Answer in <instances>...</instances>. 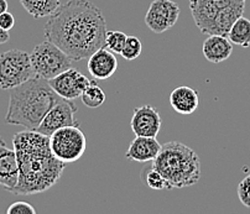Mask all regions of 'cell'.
<instances>
[{
  "label": "cell",
  "mask_w": 250,
  "mask_h": 214,
  "mask_svg": "<svg viewBox=\"0 0 250 214\" xmlns=\"http://www.w3.org/2000/svg\"><path fill=\"white\" fill-rule=\"evenodd\" d=\"M43 32L73 61H81L103 47L106 24L102 10L93 3L69 0L48 16Z\"/></svg>",
  "instance_id": "6da1fadb"
},
{
  "label": "cell",
  "mask_w": 250,
  "mask_h": 214,
  "mask_svg": "<svg viewBox=\"0 0 250 214\" xmlns=\"http://www.w3.org/2000/svg\"><path fill=\"white\" fill-rule=\"evenodd\" d=\"M13 145L19 164V182L14 194H38L59 182L67 164L52 153L50 136L26 129L14 135Z\"/></svg>",
  "instance_id": "7a4b0ae2"
},
{
  "label": "cell",
  "mask_w": 250,
  "mask_h": 214,
  "mask_svg": "<svg viewBox=\"0 0 250 214\" xmlns=\"http://www.w3.org/2000/svg\"><path fill=\"white\" fill-rule=\"evenodd\" d=\"M10 90L5 122L29 130L38 129L43 116L61 99L48 81L38 76Z\"/></svg>",
  "instance_id": "3957f363"
},
{
  "label": "cell",
  "mask_w": 250,
  "mask_h": 214,
  "mask_svg": "<svg viewBox=\"0 0 250 214\" xmlns=\"http://www.w3.org/2000/svg\"><path fill=\"white\" fill-rule=\"evenodd\" d=\"M151 167L163 174L167 190L194 186L202 174L197 152L178 141L164 144Z\"/></svg>",
  "instance_id": "277c9868"
},
{
  "label": "cell",
  "mask_w": 250,
  "mask_h": 214,
  "mask_svg": "<svg viewBox=\"0 0 250 214\" xmlns=\"http://www.w3.org/2000/svg\"><path fill=\"white\" fill-rule=\"evenodd\" d=\"M247 0H189L196 26L205 35L228 36L231 25L243 16Z\"/></svg>",
  "instance_id": "5b68a950"
},
{
  "label": "cell",
  "mask_w": 250,
  "mask_h": 214,
  "mask_svg": "<svg viewBox=\"0 0 250 214\" xmlns=\"http://www.w3.org/2000/svg\"><path fill=\"white\" fill-rule=\"evenodd\" d=\"M30 58L35 76L47 81L71 68L73 64L72 58L48 40L39 43L30 53Z\"/></svg>",
  "instance_id": "8992f818"
},
{
  "label": "cell",
  "mask_w": 250,
  "mask_h": 214,
  "mask_svg": "<svg viewBox=\"0 0 250 214\" xmlns=\"http://www.w3.org/2000/svg\"><path fill=\"white\" fill-rule=\"evenodd\" d=\"M35 77L31 58L22 50L0 53V89H13Z\"/></svg>",
  "instance_id": "52a82bcc"
},
{
  "label": "cell",
  "mask_w": 250,
  "mask_h": 214,
  "mask_svg": "<svg viewBox=\"0 0 250 214\" xmlns=\"http://www.w3.org/2000/svg\"><path fill=\"white\" fill-rule=\"evenodd\" d=\"M50 146L52 153L60 161L71 164L84 155L87 139L78 125H67L50 135Z\"/></svg>",
  "instance_id": "ba28073f"
},
{
  "label": "cell",
  "mask_w": 250,
  "mask_h": 214,
  "mask_svg": "<svg viewBox=\"0 0 250 214\" xmlns=\"http://www.w3.org/2000/svg\"><path fill=\"white\" fill-rule=\"evenodd\" d=\"M180 6L172 0H154L145 15V24L155 34H163L175 26Z\"/></svg>",
  "instance_id": "9c48e42d"
},
{
  "label": "cell",
  "mask_w": 250,
  "mask_h": 214,
  "mask_svg": "<svg viewBox=\"0 0 250 214\" xmlns=\"http://www.w3.org/2000/svg\"><path fill=\"white\" fill-rule=\"evenodd\" d=\"M76 113H77V107L73 104V102L61 98L43 116L42 122L36 130L41 134L50 136L60 128L67 125H78Z\"/></svg>",
  "instance_id": "30bf717a"
},
{
  "label": "cell",
  "mask_w": 250,
  "mask_h": 214,
  "mask_svg": "<svg viewBox=\"0 0 250 214\" xmlns=\"http://www.w3.org/2000/svg\"><path fill=\"white\" fill-rule=\"evenodd\" d=\"M91 81L87 77L80 72L78 69L71 68L66 69L64 72L60 73L55 78L48 81L51 88H52L61 98L73 101L76 98H80L83 90L87 88Z\"/></svg>",
  "instance_id": "8fae6325"
},
{
  "label": "cell",
  "mask_w": 250,
  "mask_h": 214,
  "mask_svg": "<svg viewBox=\"0 0 250 214\" xmlns=\"http://www.w3.org/2000/svg\"><path fill=\"white\" fill-rule=\"evenodd\" d=\"M161 115L159 110L150 104L134 109L130 127L135 136H152L156 138L161 129Z\"/></svg>",
  "instance_id": "7c38bea8"
},
{
  "label": "cell",
  "mask_w": 250,
  "mask_h": 214,
  "mask_svg": "<svg viewBox=\"0 0 250 214\" xmlns=\"http://www.w3.org/2000/svg\"><path fill=\"white\" fill-rule=\"evenodd\" d=\"M87 68L94 80H108L118 69V60L114 52L103 46L88 57Z\"/></svg>",
  "instance_id": "4fadbf2b"
},
{
  "label": "cell",
  "mask_w": 250,
  "mask_h": 214,
  "mask_svg": "<svg viewBox=\"0 0 250 214\" xmlns=\"http://www.w3.org/2000/svg\"><path fill=\"white\" fill-rule=\"evenodd\" d=\"M19 182V164L16 152L3 143L0 145V186L13 193Z\"/></svg>",
  "instance_id": "5bb4252c"
},
{
  "label": "cell",
  "mask_w": 250,
  "mask_h": 214,
  "mask_svg": "<svg viewBox=\"0 0 250 214\" xmlns=\"http://www.w3.org/2000/svg\"><path fill=\"white\" fill-rule=\"evenodd\" d=\"M161 144L152 136H135L125 152V159L136 162L154 161L161 150Z\"/></svg>",
  "instance_id": "9a60e30c"
},
{
  "label": "cell",
  "mask_w": 250,
  "mask_h": 214,
  "mask_svg": "<svg viewBox=\"0 0 250 214\" xmlns=\"http://www.w3.org/2000/svg\"><path fill=\"white\" fill-rule=\"evenodd\" d=\"M170 104L176 113L181 115H191L197 110L200 95L196 89L187 86L175 88L170 94Z\"/></svg>",
  "instance_id": "2e32d148"
},
{
  "label": "cell",
  "mask_w": 250,
  "mask_h": 214,
  "mask_svg": "<svg viewBox=\"0 0 250 214\" xmlns=\"http://www.w3.org/2000/svg\"><path fill=\"white\" fill-rule=\"evenodd\" d=\"M203 56L212 64H221L228 60L233 52V43L223 35H209L203 43Z\"/></svg>",
  "instance_id": "e0dca14e"
},
{
  "label": "cell",
  "mask_w": 250,
  "mask_h": 214,
  "mask_svg": "<svg viewBox=\"0 0 250 214\" xmlns=\"http://www.w3.org/2000/svg\"><path fill=\"white\" fill-rule=\"evenodd\" d=\"M20 3L35 19L51 16L61 6V0H20Z\"/></svg>",
  "instance_id": "ac0fdd59"
},
{
  "label": "cell",
  "mask_w": 250,
  "mask_h": 214,
  "mask_svg": "<svg viewBox=\"0 0 250 214\" xmlns=\"http://www.w3.org/2000/svg\"><path fill=\"white\" fill-rule=\"evenodd\" d=\"M231 43L242 46V47H249L250 46V20L249 19L240 16L234 24L231 25L230 30L227 36Z\"/></svg>",
  "instance_id": "d6986e66"
},
{
  "label": "cell",
  "mask_w": 250,
  "mask_h": 214,
  "mask_svg": "<svg viewBox=\"0 0 250 214\" xmlns=\"http://www.w3.org/2000/svg\"><path fill=\"white\" fill-rule=\"evenodd\" d=\"M83 104L88 108H99L105 102V93L96 81H91L81 95Z\"/></svg>",
  "instance_id": "ffe728a7"
},
{
  "label": "cell",
  "mask_w": 250,
  "mask_h": 214,
  "mask_svg": "<svg viewBox=\"0 0 250 214\" xmlns=\"http://www.w3.org/2000/svg\"><path fill=\"white\" fill-rule=\"evenodd\" d=\"M126 37L128 35H125L122 31H106L104 46L112 52L120 55L125 45V41H126Z\"/></svg>",
  "instance_id": "44dd1931"
},
{
  "label": "cell",
  "mask_w": 250,
  "mask_h": 214,
  "mask_svg": "<svg viewBox=\"0 0 250 214\" xmlns=\"http://www.w3.org/2000/svg\"><path fill=\"white\" fill-rule=\"evenodd\" d=\"M141 51H143V45H141V41L139 40L138 37L128 36L120 55H122L123 58H125V60L133 61V60H136V58L141 55Z\"/></svg>",
  "instance_id": "7402d4cb"
},
{
  "label": "cell",
  "mask_w": 250,
  "mask_h": 214,
  "mask_svg": "<svg viewBox=\"0 0 250 214\" xmlns=\"http://www.w3.org/2000/svg\"><path fill=\"white\" fill-rule=\"evenodd\" d=\"M145 182L149 186L151 190L155 191H163L167 190V183H166V180L164 178V176L160 173L157 170L150 169L147 170L146 174H145Z\"/></svg>",
  "instance_id": "603a6c76"
},
{
  "label": "cell",
  "mask_w": 250,
  "mask_h": 214,
  "mask_svg": "<svg viewBox=\"0 0 250 214\" xmlns=\"http://www.w3.org/2000/svg\"><path fill=\"white\" fill-rule=\"evenodd\" d=\"M238 197L242 204L250 208V173L245 176L238 185Z\"/></svg>",
  "instance_id": "cb8c5ba5"
},
{
  "label": "cell",
  "mask_w": 250,
  "mask_h": 214,
  "mask_svg": "<svg viewBox=\"0 0 250 214\" xmlns=\"http://www.w3.org/2000/svg\"><path fill=\"white\" fill-rule=\"evenodd\" d=\"M8 214H36V209L27 202H15L6 209Z\"/></svg>",
  "instance_id": "d4e9b609"
},
{
  "label": "cell",
  "mask_w": 250,
  "mask_h": 214,
  "mask_svg": "<svg viewBox=\"0 0 250 214\" xmlns=\"http://www.w3.org/2000/svg\"><path fill=\"white\" fill-rule=\"evenodd\" d=\"M15 25V18L11 13L5 11V13L0 14V27L5 31H10Z\"/></svg>",
  "instance_id": "484cf974"
},
{
  "label": "cell",
  "mask_w": 250,
  "mask_h": 214,
  "mask_svg": "<svg viewBox=\"0 0 250 214\" xmlns=\"http://www.w3.org/2000/svg\"><path fill=\"white\" fill-rule=\"evenodd\" d=\"M9 40H10V34H9V31H5V30L0 27V45L6 43Z\"/></svg>",
  "instance_id": "4316f807"
},
{
  "label": "cell",
  "mask_w": 250,
  "mask_h": 214,
  "mask_svg": "<svg viewBox=\"0 0 250 214\" xmlns=\"http://www.w3.org/2000/svg\"><path fill=\"white\" fill-rule=\"evenodd\" d=\"M8 11V1L6 0H0V14Z\"/></svg>",
  "instance_id": "83f0119b"
},
{
  "label": "cell",
  "mask_w": 250,
  "mask_h": 214,
  "mask_svg": "<svg viewBox=\"0 0 250 214\" xmlns=\"http://www.w3.org/2000/svg\"><path fill=\"white\" fill-rule=\"evenodd\" d=\"M3 143H5V141H4V140H3V138H1V136H0V145H1V144H3Z\"/></svg>",
  "instance_id": "f1b7e54d"
}]
</instances>
